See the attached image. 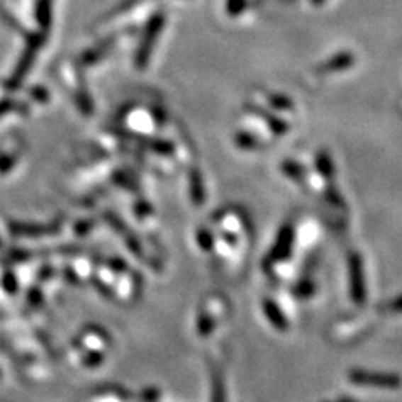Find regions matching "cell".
Here are the masks:
<instances>
[{
	"instance_id": "1",
	"label": "cell",
	"mask_w": 402,
	"mask_h": 402,
	"mask_svg": "<svg viewBox=\"0 0 402 402\" xmlns=\"http://www.w3.org/2000/svg\"><path fill=\"white\" fill-rule=\"evenodd\" d=\"M350 381L355 384L364 386H379V387H399L401 379L392 374H374L366 371H352L350 372Z\"/></svg>"
},
{
	"instance_id": "2",
	"label": "cell",
	"mask_w": 402,
	"mask_h": 402,
	"mask_svg": "<svg viewBox=\"0 0 402 402\" xmlns=\"http://www.w3.org/2000/svg\"><path fill=\"white\" fill-rule=\"evenodd\" d=\"M163 16H156L155 18L151 21V24L150 27H147V35L145 37V43H143L141 45V49H140V54H138V64L140 66H145V62H146V59L150 57V52H151V48H152V44H155V37L158 35V32L163 29Z\"/></svg>"
},
{
	"instance_id": "3",
	"label": "cell",
	"mask_w": 402,
	"mask_h": 402,
	"mask_svg": "<svg viewBox=\"0 0 402 402\" xmlns=\"http://www.w3.org/2000/svg\"><path fill=\"white\" fill-rule=\"evenodd\" d=\"M355 62V57L352 52H340L334 55V57L329 59L325 64H322L318 71L323 74H332V72H340L345 71V69L352 67Z\"/></svg>"
},
{
	"instance_id": "4",
	"label": "cell",
	"mask_w": 402,
	"mask_h": 402,
	"mask_svg": "<svg viewBox=\"0 0 402 402\" xmlns=\"http://www.w3.org/2000/svg\"><path fill=\"white\" fill-rule=\"evenodd\" d=\"M350 277H352V295L355 302H364L366 292H364V274L360 268V262L357 257H352L350 262Z\"/></svg>"
},
{
	"instance_id": "5",
	"label": "cell",
	"mask_w": 402,
	"mask_h": 402,
	"mask_svg": "<svg viewBox=\"0 0 402 402\" xmlns=\"http://www.w3.org/2000/svg\"><path fill=\"white\" fill-rule=\"evenodd\" d=\"M292 228H290V226H284V230H281L279 235V240H277V245L274 247V252H272L275 260H281V258L289 255L290 247H292Z\"/></svg>"
},
{
	"instance_id": "6",
	"label": "cell",
	"mask_w": 402,
	"mask_h": 402,
	"mask_svg": "<svg viewBox=\"0 0 402 402\" xmlns=\"http://www.w3.org/2000/svg\"><path fill=\"white\" fill-rule=\"evenodd\" d=\"M316 164H317V169H318V173L323 174L325 178H330L332 174H334V163H332V160H330V156L327 155L325 151H320L317 155V161H316Z\"/></svg>"
},
{
	"instance_id": "7",
	"label": "cell",
	"mask_w": 402,
	"mask_h": 402,
	"mask_svg": "<svg viewBox=\"0 0 402 402\" xmlns=\"http://www.w3.org/2000/svg\"><path fill=\"white\" fill-rule=\"evenodd\" d=\"M281 171L286 174L289 178H292V179H297V182H300L305 177V171L302 166H300L298 163H295V161H290V160H286L281 163Z\"/></svg>"
},
{
	"instance_id": "8",
	"label": "cell",
	"mask_w": 402,
	"mask_h": 402,
	"mask_svg": "<svg viewBox=\"0 0 402 402\" xmlns=\"http://www.w3.org/2000/svg\"><path fill=\"white\" fill-rule=\"evenodd\" d=\"M191 186H193L191 191L193 200H195L196 205H200V203H203L205 195H203V179L198 171H191Z\"/></svg>"
},
{
	"instance_id": "9",
	"label": "cell",
	"mask_w": 402,
	"mask_h": 402,
	"mask_svg": "<svg viewBox=\"0 0 402 402\" xmlns=\"http://www.w3.org/2000/svg\"><path fill=\"white\" fill-rule=\"evenodd\" d=\"M265 312H267V316L270 317L272 320H274V323H275L277 327H279V329H285V327H286L285 318H284V316H281V313L279 312V308H277L274 303H272V302H265Z\"/></svg>"
},
{
	"instance_id": "10",
	"label": "cell",
	"mask_w": 402,
	"mask_h": 402,
	"mask_svg": "<svg viewBox=\"0 0 402 402\" xmlns=\"http://www.w3.org/2000/svg\"><path fill=\"white\" fill-rule=\"evenodd\" d=\"M268 101H270V104L274 106L275 109H284V111L292 109V101L284 94H272L270 98H268Z\"/></svg>"
},
{
	"instance_id": "11",
	"label": "cell",
	"mask_w": 402,
	"mask_h": 402,
	"mask_svg": "<svg viewBox=\"0 0 402 402\" xmlns=\"http://www.w3.org/2000/svg\"><path fill=\"white\" fill-rule=\"evenodd\" d=\"M265 118H267V123L270 124L272 131H274L275 134H285L286 131H289V124L281 121V119L272 116V114H265Z\"/></svg>"
},
{
	"instance_id": "12",
	"label": "cell",
	"mask_w": 402,
	"mask_h": 402,
	"mask_svg": "<svg viewBox=\"0 0 402 402\" xmlns=\"http://www.w3.org/2000/svg\"><path fill=\"white\" fill-rule=\"evenodd\" d=\"M237 145L240 147H243V150H253V147L258 145V141L252 136V134L238 133L237 134Z\"/></svg>"
},
{
	"instance_id": "13",
	"label": "cell",
	"mask_w": 402,
	"mask_h": 402,
	"mask_svg": "<svg viewBox=\"0 0 402 402\" xmlns=\"http://www.w3.org/2000/svg\"><path fill=\"white\" fill-rule=\"evenodd\" d=\"M245 7H247V0H228L226 4V11L230 12V16H238Z\"/></svg>"
},
{
	"instance_id": "14",
	"label": "cell",
	"mask_w": 402,
	"mask_h": 402,
	"mask_svg": "<svg viewBox=\"0 0 402 402\" xmlns=\"http://www.w3.org/2000/svg\"><path fill=\"white\" fill-rule=\"evenodd\" d=\"M387 307H389L392 312H402V297L394 300V302H392L391 305H387Z\"/></svg>"
},
{
	"instance_id": "15",
	"label": "cell",
	"mask_w": 402,
	"mask_h": 402,
	"mask_svg": "<svg viewBox=\"0 0 402 402\" xmlns=\"http://www.w3.org/2000/svg\"><path fill=\"white\" fill-rule=\"evenodd\" d=\"M325 2V0H312V4L313 6H322V4Z\"/></svg>"
}]
</instances>
